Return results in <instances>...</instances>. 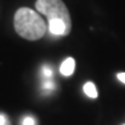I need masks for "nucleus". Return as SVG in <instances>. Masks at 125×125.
Wrapping results in <instances>:
<instances>
[{
  "instance_id": "1",
  "label": "nucleus",
  "mask_w": 125,
  "mask_h": 125,
  "mask_svg": "<svg viewBox=\"0 0 125 125\" xmlns=\"http://www.w3.org/2000/svg\"><path fill=\"white\" fill-rule=\"evenodd\" d=\"M14 30L28 41H37L46 35L47 26L40 13L30 8H19L14 15Z\"/></svg>"
},
{
  "instance_id": "6",
  "label": "nucleus",
  "mask_w": 125,
  "mask_h": 125,
  "mask_svg": "<svg viewBox=\"0 0 125 125\" xmlns=\"http://www.w3.org/2000/svg\"><path fill=\"white\" fill-rule=\"evenodd\" d=\"M22 125H36V120L33 117H30L27 116L23 119V121H22Z\"/></svg>"
},
{
  "instance_id": "5",
  "label": "nucleus",
  "mask_w": 125,
  "mask_h": 125,
  "mask_svg": "<svg viewBox=\"0 0 125 125\" xmlns=\"http://www.w3.org/2000/svg\"><path fill=\"white\" fill-rule=\"evenodd\" d=\"M0 125H12L9 117L5 114H0Z\"/></svg>"
},
{
  "instance_id": "3",
  "label": "nucleus",
  "mask_w": 125,
  "mask_h": 125,
  "mask_svg": "<svg viewBox=\"0 0 125 125\" xmlns=\"http://www.w3.org/2000/svg\"><path fill=\"white\" fill-rule=\"evenodd\" d=\"M75 69V60L73 58H66L60 65V73L64 77H70Z\"/></svg>"
},
{
  "instance_id": "7",
  "label": "nucleus",
  "mask_w": 125,
  "mask_h": 125,
  "mask_svg": "<svg viewBox=\"0 0 125 125\" xmlns=\"http://www.w3.org/2000/svg\"><path fill=\"white\" fill-rule=\"evenodd\" d=\"M117 79L125 84V73H119V74H117Z\"/></svg>"
},
{
  "instance_id": "4",
  "label": "nucleus",
  "mask_w": 125,
  "mask_h": 125,
  "mask_svg": "<svg viewBox=\"0 0 125 125\" xmlns=\"http://www.w3.org/2000/svg\"><path fill=\"white\" fill-rule=\"evenodd\" d=\"M83 91H84V93H86L89 98H97V96H98L97 88H96V86L92 82H87L86 84H84Z\"/></svg>"
},
{
  "instance_id": "2",
  "label": "nucleus",
  "mask_w": 125,
  "mask_h": 125,
  "mask_svg": "<svg viewBox=\"0 0 125 125\" xmlns=\"http://www.w3.org/2000/svg\"><path fill=\"white\" fill-rule=\"evenodd\" d=\"M36 10L45 15L47 21H60L72 28V19L66 5L62 0H37Z\"/></svg>"
}]
</instances>
